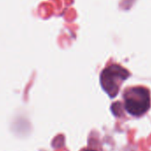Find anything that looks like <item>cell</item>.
<instances>
[{
    "label": "cell",
    "mask_w": 151,
    "mask_h": 151,
    "mask_svg": "<svg viewBox=\"0 0 151 151\" xmlns=\"http://www.w3.org/2000/svg\"><path fill=\"white\" fill-rule=\"evenodd\" d=\"M124 109L132 116H141L150 108V93L144 86H133L124 93Z\"/></svg>",
    "instance_id": "1"
},
{
    "label": "cell",
    "mask_w": 151,
    "mask_h": 151,
    "mask_svg": "<svg viewBox=\"0 0 151 151\" xmlns=\"http://www.w3.org/2000/svg\"><path fill=\"white\" fill-rule=\"evenodd\" d=\"M127 69L118 64H112L104 68L101 74V85L103 90L111 97L117 95L122 83L129 77Z\"/></svg>",
    "instance_id": "2"
},
{
    "label": "cell",
    "mask_w": 151,
    "mask_h": 151,
    "mask_svg": "<svg viewBox=\"0 0 151 151\" xmlns=\"http://www.w3.org/2000/svg\"><path fill=\"white\" fill-rule=\"evenodd\" d=\"M82 151H96V150L92 149V148H85V149H83Z\"/></svg>",
    "instance_id": "3"
}]
</instances>
